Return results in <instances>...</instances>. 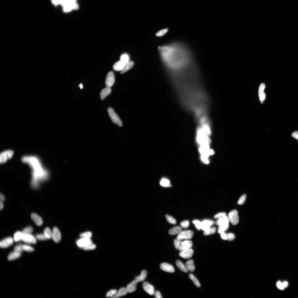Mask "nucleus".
<instances>
[{
    "instance_id": "f257e3e1",
    "label": "nucleus",
    "mask_w": 298,
    "mask_h": 298,
    "mask_svg": "<svg viewBox=\"0 0 298 298\" xmlns=\"http://www.w3.org/2000/svg\"><path fill=\"white\" fill-rule=\"evenodd\" d=\"M215 223L225 244L240 254H243L245 250L244 243L226 218L222 215H219L215 219Z\"/></svg>"
},
{
    "instance_id": "f03ea898",
    "label": "nucleus",
    "mask_w": 298,
    "mask_h": 298,
    "mask_svg": "<svg viewBox=\"0 0 298 298\" xmlns=\"http://www.w3.org/2000/svg\"><path fill=\"white\" fill-rule=\"evenodd\" d=\"M230 157L227 145L220 143L216 146L212 156L211 167L213 173L222 175L229 165Z\"/></svg>"
},
{
    "instance_id": "7ed1b4c3",
    "label": "nucleus",
    "mask_w": 298,
    "mask_h": 298,
    "mask_svg": "<svg viewBox=\"0 0 298 298\" xmlns=\"http://www.w3.org/2000/svg\"><path fill=\"white\" fill-rule=\"evenodd\" d=\"M252 127L243 121L233 124L227 131L226 137L230 141L243 142L248 136Z\"/></svg>"
},
{
    "instance_id": "20e7f679",
    "label": "nucleus",
    "mask_w": 298,
    "mask_h": 298,
    "mask_svg": "<svg viewBox=\"0 0 298 298\" xmlns=\"http://www.w3.org/2000/svg\"><path fill=\"white\" fill-rule=\"evenodd\" d=\"M223 178L221 175L214 173L208 177L202 182L200 188V193L202 199L207 200L210 196L222 186Z\"/></svg>"
},
{
    "instance_id": "39448f33",
    "label": "nucleus",
    "mask_w": 298,
    "mask_h": 298,
    "mask_svg": "<svg viewBox=\"0 0 298 298\" xmlns=\"http://www.w3.org/2000/svg\"><path fill=\"white\" fill-rule=\"evenodd\" d=\"M268 126L265 123H258L253 127L246 138L242 142L240 145L241 148H246L255 143L257 140L261 138L267 133Z\"/></svg>"
},
{
    "instance_id": "423d86ee",
    "label": "nucleus",
    "mask_w": 298,
    "mask_h": 298,
    "mask_svg": "<svg viewBox=\"0 0 298 298\" xmlns=\"http://www.w3.org/2000/svg\"><path fill=\"white\" fill-rule=\"evenodd\" d=\"M241 121L252 128L257 125L258 121L257 112L253 109L244 110L241 114Z\"/></svg>"
},
{
    "instance_id": "0eeeda50",
    "label": "nucleus",
    "mask_w": 298,
    "mask_h": 298,
    "mask_svg": "<svg viewBox=\"0 0 298 298\" xmlns=\"http://www.w3.org/2000/svg\"><path fill=\"white\" fill-rule=\"evenodd\" d=\"M126 14L127 21L129 24L136 25L142 22L144 19L139 7Z\"/></svg>"
},
{
    "instance_id": "6e6552de",
    "label": "nucleus",
    "mask_w": 298,
    "mask_h": 298,
    "mask_svg": "<svg viewBox=\"0 0 298 298\" xmlns=\"http://www.w3.org/2000/svg\"><path fill=\"white\" fill-rule=\"evenodd\" d=\"M139 9L144 19L152 20L156 18L157 13L151 4L139 6Z\"/></svg>"
},
{
    "instance_id": "1a4fd4ad",
    "label": "nucleus",
    "mask_w": 298,
    "mask_h": 298,
    "mask_svg": "<svg viewBox=\"0 0 298 298\" xmlns=\"http://www.w3.org/2000/svg\"><path fill=\"white\" fill-rule=\"evenodd\" d=\"M124 0H102V3L106 9L115 11L121 9Z\"/></svg>"
},
{
    "instance_id": "9d476101",
    "label": "nucleus",
    "mask_w": 298,
    "mask_h": 298,
    "mask_svg": "<svg viewBox=\"0 0 298 298\" xmlns=\"http://www.w3.org/2000/svg\"><path fill=\"white\" fill-rule=\"evenodd\" d=\"M138 6L150 4L152 0H133Z\"/></svg>"
},
{
    "instance_id": "9b49d317",
    "label": "nucleus",
    "mask_w": 298,
    "mask_h": 298,
    "mask_svg": "<svg viewBox=\"0 0 298 298\" xmlns=\"http://www.w3.org/2000/svg\"><path fill=\"white\" fill-rule=\"evenodd\" d=\"M157 172L160 174V176L162 178H164L166 176V171L165 170L164 167H161L160 169L158 170V171H157Z\"/></svg>"
}]
</instances>
